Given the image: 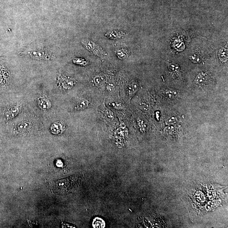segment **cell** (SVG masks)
<instances>
[{
  "label": "cell",
  "instance_id": "obj_1",
  "mask_svg": "<svg viewBox=\"0 0 228 228\" xmlns=\"http://www.w3.org/2000/svg\"><path fill=\"white\" fill-rule=\"evenodd\" d=\"M79 181L77 176H74L54 181L52 185V191L56 194H68L77 188Z\"/></svg>",
  "mask_w": 228,
  "mask_h": 228
},
{
  "label": "cell",
  "instance_id": "obj_2",
  "mask_svg": "<svg viewBox=\"0 0 228 228\" xmlns=\"http://www.w3.org/2000/svg\"><path fill=\"white\" fill-rule=\"evenodd\" d=\"M82 43L85 47L90 52H93V53L96 54L98 56H102L104 55V53L101 50V48L97 46L91 41L88 40H83Z\"/></svg>",
  "mask_w": 228,
  "mask_h": 228
},
{
  "label": "cell",
  "instance_id": "obj_3",
  "mask_svg": "<svg viewBox=\"0 0 228 228\" xmlns=\"http://www.w3.org/2000/svg\"><path fill=\"white\" fill-rule=\"evenodd\" d=\"M66 129L65 124L61 121L55 122L51 127L52 133L54 134H60L64 131Z\"/></svg>",
  "mask_w": 228,
  "mask_h": 228
},
{
  "label": "cell",
  "instance_id": "obj_4",
  "mask_svg": "<svg viewBox=\"0 0 228 228\" xmlns=\"http://www.w3.org/2000/svg\"><path fill=\"white\" fill-rule=\"evenodd\" d=\"M38 106L42 110H47L51 107L50 101L46 95H41L38 99Z\"/></svg>",
  "mask_w": 228,
  "mask_h": 228
},
{
  "label": "cell",
  "instance_id": "obj_5",
  "mask_svg": "<svg viewBox=\"0 0 228 228\" xmlns=\"http://www.w3.org/2000/svg\"><path fill=\"white\" fill-rule=\"evenodd\" d=\"M19 106H16L12 108H8L4 111V115L6 119L9 120L17 116L20 112Z\"/></svg>",
  "mask_w": 228,
  "mask_h": 228
},
{
  "label": "cell",
  "instance_id": "obj_6",
  "mask_svg": "<svg viewBox=\"0 0 228 228\" xmlns=\"http://www.w3.org/2000/svg\"><path fill=\"white\" fill-rule=\"evenodd\" d=\"M207 80V75L206 73H199L195 79L194 82L199 85H203L206 83Z\"/></svg>",
  "mask_w": 228,
  "mask_h": 228
},
{
  "label": "cell",
  "instance_id": "obj_7",
  "mask_svg": "<svg viewBox=\"0 0 228 228\" xmlns=\"http://www.w3.org/2000/svg\"><path fill=\"white\" fill-rule=\"evenodd\" d=\"M138 88L139 85L136 82H131L128 86L127 93L130 96L133 95L138 91Z\"/></svg>",
  "mask_w": 228,
  "mask_h": 228
},
{
  "label": "cell",
  "instance_id": "obj_8",
  "mask_svg": "<svg viewBox=\"0 0 228 228\" xmlns=\"http://www.w3.org/2000/svg\"><path fill=\"white\" fill-rule=\"evenodd\" d=\"M92 226L93 228H103L105 227V223L102 218L96 217L93 219Z\"/></svg>",
  "mask_w": 228,
  "mask_h": 228
},
{
  "label": "cell",
  "instance_id": "obj_9",
  "mask_svg": "<svg viewBox=\"0 0 228 228\" xmlns=\"http://www.w3.org/2000/svg\"><path fill=\"white\" fill-rule=\"evenodd\" d=\"M75 80L70 78H65L62 82L63 87L65 89H70L75 85Z\"/></svg>",
  "mask_w": 228,
  "mask_h": 228
},
{
  "label": "cell",
  "instance_id": "obj_10",
  "mask_svg": "<svg viewBox=\"0 0 228 228\" xmlns=\"http://www.w3.org/2000/svg\"><path fill=\"white\" fill-rule=\"evenodd\" d=\"M8 75L6 71L0 68V85H6V82H7Z\"/></svg>",
  "mask_w": 228,
  "mask_h": 228
},
{
  "label": "cell",
  "instance_id": "obj_11",
  "mask_svg": "<svg viewBox=\"0 0 228 228\" xmlns=\"http://www.w3.org/2000/svg\"><path fill=\"white\" fill-rule=\"evenodd\" d=\"M89 105V102L86 99L81 100L77 104L76 109L77 110H83L86 109Z\"/></svg>",
  "mask_w": 228,
  "mask_h": 228
},
{
  "label": "cell",
  "instance_id": "obj_12",
  "mask_svg": "<svg viewBox=\"0 0 228 228\" xmlns=\"http://www.w3.org/2000/svg\"><path fill=\"white\" fill-rule=\"evenodd\" d=\"M94 82L95 85L98 87H101L104 85L105 83L104 78L101 76H97L95 77L94 79Z\"/></svg>",
  "mask_w": 228,
  "mask_h": 228
},
{
  "label": "cell",
  "instance_id": "obj_13",
  "mask_svg": "<svg viewBox=\"0 0 228 228\" xmlns=\"http://www.w3.org/2000/svg\"><path fill=\"white\" fill-rule=\"evenodd\" d=\"M29 128V125L26 122L21 123L18 126V131L21 133H24Z\"/></svg>",
  "mask_w": 228,
  "mask_h": 228
},
{
  "label": "cell",
  "instance_id": "obj_14",
  "mask_svg": "<svg viewBox=\"0 0 228 228\" xmlns=\"http://www.w3.org/2000/svg\"><path fill=\"white\" fill-rule=\"evenodd\" d=\"M169 69L171 72L173 73H178L180 71V68L178 65L176 64H173V63H170L169 65Z\"/></svg>",
  "mask_w": 228,
  "mask_h": 228
},
{
  "label": "cell",
  "instance_id": "obj_15",
  "mask_svg": "<svg viewBox=\"0 0 228 228\" xmlns=\"http://www.w3.org/2000/svg\"><path fill=\"white\" fill-rule=\"evenodd\" d=\"M139 108L141 110H144V111H147L149 110V104L145 102H141L139 104Z\"/></svg>",
  "mask_w": 228,
  "mask_h": 228
},
{
  "label": "cell",
  "instance_id": "obj_16",
  "mask_svg": "<svg viewBox=\"0 0 228 228\" xmlns=\"http://www.w3.org/2000/svg\"><path fill=\"white\" fill-rule=\"evenodd\" d=\"M104 117L108 120H112L113 118H114L113 113H112V111H110L109 110H106L105 111Z\"/></svg>",
  "mask_w": 228,
  "mask_h": 228
},
{
  "label": "cell",
  "instance_id": "obj_17",
  "mask_svg": "<svg viewBox=\"0 0 228 228\" xmlns=\"http://www.w3.org/2000/svg\"><path fill=\"white\" fill-rule=\"evenodd\" d=\"M139 125H140V127L142 129H145V128L146 127V124L144 120H138Z\"/></svg>",
  "mask_w": 228,
  "mask_h": 228
},
{
  "label": "cell",
  "instance_id": "obj_18",
  "mask_svg": "<svg viewBox=\"0 0 228 228\" xmlns=\"http://www.w3.org/2000/svg\"><path fill=\"white\" fill-rule=\"evenodd\" d=\"M176 122V118H175V117L171 118L168 121V124H173Z\"/></svg>",
  "mask_w": 228,
  "mask_h": 228
}]
</instances>
